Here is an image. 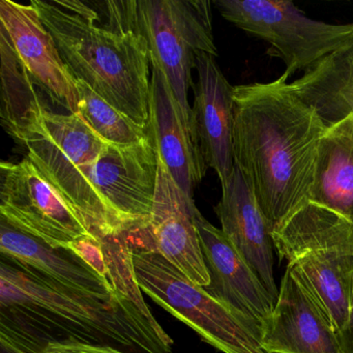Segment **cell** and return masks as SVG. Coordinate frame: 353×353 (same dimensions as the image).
<instances>
[{
	"mask_svg": "<svg viewBox=\"0 0 353 353\" xmlns=\"http://www.w3.org/2000/svg\"><path fill=\"white\" fill-rule=\"evenodd\" d=\"M284 73L268 83L234 86L233 159L272 231L307 200L326 132Z\"/></svg>",
	"mask_w": 353,
	"mask_h": 353,
	"instance_id": "cell-1",
	"label": "cell"
},
{
	"mask_svg": "<svg viewBox=\"0 0 353 353\" xmlns=\"http://www.w3.org/2000/svg\"><path fill=\"white\" fill-rule=\"evenodd\" d=\"M0 334L37 353L68 341L130 353H170L173 345L152 312L125 295L105 299L78 292L5 256L0 262Z\"/></svg>",
	"mask_w": 353,
	"mask_h": 353,
	"instance_id": "cell-2",
	"label": "cell"
},
{
	"mask_svg": "<svg viewBox=\"0 0 353 353\" xmlns=\"http://www.w3.org/2000/svg\"><path fill=\"white\" fill-rule=\"evenodd\" d=\"M76 79L136 125H150L152 63L137 0H32Z\"/></svg>",
	"mask_w": 353,
	"mask_h": 353,
	"instance_id": "cell-3",
	"label": "cell"
},
{
	"mask_svg": "<svg viewBox=\"0 0 353 353\" xmlns=\"http://www.w3.org/2000/svg\"><path fill=\"white\" fill-rule=\"evenodd\" d=\"M28 158L77 212L90 234L101 241L117 233L92 189V174L106 142L76 114H59L43 103L22 123L16 139Z\"/></svg>",
	"mask_w": 353,
	"mask_h": 353,
	"instance_id": "cell-4",
	"label": "cell"
},
{
	"mask_svg": "<svg viewBox=\"0 0 353 353\" xmlns=\"http://www.w3.org/2000/svg\"><path fill=\"white\" fill-rule=\"evenodd\" d=\"M138 286L171 315L224 353H270L261 336L154 252L133 249Z\"/></svg>",
	"mask_w": 353,
	"mask_h": 353,
	"instance_id": "cell-5",
	"label": "cell"
},
{
	"mask_svg": "<svg viewBox=\"0 0 353 353\" xmlns=\"http://www.w3.org/2000/svg\"><path fill=\"white\" fill-rule=\"evenodd\" d=\"M214 5L227 21L268 43L290 77L353 47V23L316 21L288 0H216Z\"/></svg>",
	"mask_w": 353,
	"mask_h": 353,
	"instance_id": "cell-6",
	"label": "cell"
},
{
	"mask_svg": "<svg viewBox=\"0 0 353 353\" xmlns=\"http://www.w3.org/2000/svg\"><path fill=\"white\" fill-rule=\"evenodd\" d=\"M140 28L150 61L164 74L187 125L194 132L188 92L200 53L218 57L212 3L206 0H137ZM195 134V132H194ZM196 137V136H195Z\"/></svg>",
	"mask_w": 353,
	"mask_h": 353,
	"instance_id": "cell-7",
	"label": "cell"
},
{
	"mask_svg": "<svg viewBox=\"0 0 353 353\" xmlns=\"http://www.w3.org/2000/svg\"><path fill=\"white\" fill-rule=\"evenodd\" d=\"M281 259L294 265L321 299L336 326L348 318L353 274V231L336 227L284 221L272 231Z\"/></svg>",
	"mask_w": 353,
	"mask_h": 353,
	"instance_id": "cell-8",
	"label": "cell"
},
{
	"mask_svg": "<svg viewBox=\"0 0 353 353\" xmlns=\"http://www.w3.org/2000/svg\"><path fill=\"white\" fill-rule=\"evenodd\" d=\"M157 179L158 154L150 135L132 145L107 143L94 165V194L117 234L129 241L148 227Z\"/></svg>",
	"mask_w": 353,
	"mask_h": 353,
	"instance_id": "cell-9",
	"label": "cell"
},
{
	"mask_svg": "<svg viewBox=\"0 0 353 353\" xmlns=\"http://www.w3.org/2000/svg\"><path fill=\"white\" fill-rule=\"evenodd\" d=\"M0 201L1 220L51 247L68 248L90 234L77 212L28 157L0 164Z\"/></svg>",
	"mask_w": 353,
	"mask_h": 353,
	"instance_id": "cell-10",
	"label": "cell"
},
{
	"mask_svg": "<svg viewBox=\"0 0 353 353\" xmlns=\"http://www.w3.org/2000/svg\"><path fill=\"white\" fill-rule=\"evenodd\" d=\"M197 208L175 183L158 157V179L152 216L145 230L132 241L133 249L154 252L201 287L210 279L196 225Z\"/></svg>",
	"mask_w": 353,
	"mask_h": 353,
	"instance_id": "cell-11",
	"label": "cell"
},
{
	"mask_svg": "<svg viewBox=\"0 0 353 353\" xmlns=\"http://www.w3.org/2000/svg\"><path fill=\"white\" fill-rule=\"evenodd\" d=\"M261 341L270 353H343L330 313L292 264L287 265Z\"/></svg>",
	"mask_w": 353,
	"mask_h": 353,
	"instance_id": "cell-12",
	"label": "cell"
},
{
	"mask_svg": "<svg viewBox=\"0 0 353 353\" xmlns=\"http://www.w3.org/2000/svg\"><path fill=\"white\" fill-rule=\"evenodd\" d=\"M196 225L210 279L204 290L261 336L274 311V299L223 231L198 210Z\"/></svg>",
	"mask_w": 353,
	"mask_h": 353,
	"instance_id": "cell-13",
	"label": "cell"
},
{
	"mask_svg": "<svg viewBox=\"0 0 353 353\" xmlns=\"http://www.w3.org/2000/svg\"><path fill=\"white\" fill-rule=\"evenodd\" d=\"M0 24L34 83L68 112L78 113L79 92L76 78L32 3L1 0Z\"/></svg>",
	"mask_w": 353,
	"mask_h": 353,
	"instance_id": "cell-14",
	"label": "cell"
},
{
	"mask_svg": "<svg viewBox=\"0 0 353 353\" xmlns=\"http://www.w3.org/2000/svg\"><path fill=\"white\" fill-rule=\"evenodd\" d=\"M290 218L353 230V115L326 130L313 187Z\"/></svg>",
	"mask_w": 353,
	"mask_h": 353,
	"instance_id": "cell-15",
	"label": "cell"
},
{
	"mask_svg": "<svg viewBox=\"0 0 353 353\" xmlns=\"http://www.w3.org/2000/svg\"><path fill=\"white\" fill-rule=\"evenodd\" d=\"M216 57L200 53L196 57L197 83L192 107L194 132L208 168L214 169L225 185L234 168L233 123L234 86L219 68Z\"/></svg>",
	"mask_w": 353,
	"mask_h": 353,
	"instance_id": "cell-16",
	"label": "cell"
},
{
	"mask_svg": "<svg viewBox=\"0 0 353 353\" xmlns=\"http://www.w3.org/2000/svg\"><path fill=\"white\" fill-rule=\"evenodd\" d=\"M226 239L268 289L274 303L279 288L274 278L272 227L239 167L222 185V198L214 208Z\"/></svg>",
	"mask_w": 353,
	"mask_h": 353,
	"instance_id": "cell-17",
	"label": "cell"
},
{
	"mask_svg": "<svg viewBox=\"0 0 353 353\" xmlns=\"http://www.w3.org/2000/svg\"><path fill=\"white\" fill-rule=\"evenodd\" d=\"M152 63L148 133L157 154L181 191L193 199L194 190L205 175L197 139L187 125L179 103L160 68Z\"/></svg>",
	"mask_w": 353,
	"mask_h": 353,
	"instance_id": "cell-18",
	"label": "cell"
},
{
	"mask_svg": "<svg viewBox=\"0 0 353 353\" xmlns=\"http://www.w3.org/2000/svg\"><path fill=\"white\" fill-rule=\"evenodd\" d=\"M0 254L34 274L78 292L105 299L123 294L73 250L51 247L3 220L0 222Z\"/></svg>",
	"mask_w": 353,
	"mask_h": 353,
	"instance_id": "cell-19",
	"label": "cell"
},
{
	"mask_svg": "<svg viewBox=\"0 0 353 353\" xmlns=\"http://www.w3.org/2000/svg\"><path fill=\"white\" fill-rule=\"evenodd\" d=\"M289 84L326 129L334 127L353 115V47L328 55Z\"/></svg>",
	"mask_w": 353,
	"mask_h": 353,
	"instance_id": "cell-20",
	"label": "cell"
},
{
	"mask_svg": "<svg viewBox=\"0 0 353 353\" xmlns=\"http://www.w3.org/2000/svg\"><path fill=\"white\" fill-rule=\"evenodd\" d=\"M3 105L1 123L15 139L30 111L43 103L34 90V81L14 50L5 30L0 28Z\"/></svg>",
	"mask_w": 353,
	"mask_h": 353,
	"instance_id": "cell-21",
	"label": "cell"
},
{
	"mask_svg": "<svg viewBox=\"0 0 353 353\" xmlns=\"http://www.w3.org/2000/svg\"><path fill=\"white\" fill-rule=\"evenodd\" d=\"M79 92L78 114L106 143L132 145L150 137L148 130L136 125L127 115L94 92L88 84L76 79Z\"/></svg>",
	"mask_w": 353,
	"mask_h": 353,
	"instance_id": "cell-22",
	"label": "cell"
},
{
	"mask_svg": "<svg viewBox=\"0 0 353 353\" xmlns=\"http://www.w3.org/2000/svg\"><path fill=\"white\" fill-rule=\"evenodd\" d=\"M68 248L73 250L80 257L83 258L86 263L92 266L100 276L109 281L110 272H109L108 257L105 253L102 241H99L94 235H84L72 243Z\"/></svg>",
	"mask_w": 353,
	"mask_h": 353,
	"instance_id": "cell-23",
	"label": "cell"
},
{
	"mask_svg": "<svg viewBox=\"0 0 353 353\" xmlns=\"http://www.w3.org/2000/svg\"><path fill=\"white\" fill-rule=\"evenodd\" d=\"M43 353H130L112 346L88 344L78 341L52 343L44 349Z\"/></svg>",
	"mask_w": 353,
	"mask_h": 353,
	"instance_id": "cell-24",
	"label": "cell"
},
{
	"mask_svg": "<svg viewBox=\"0 0 353 353\" xmlns=\"http://www.w3.org/2000/svg\"><path fill=\"white\" fill-rule=\"evenodd\" d=\"M343 353H353V274L349 291L348 318L342 330L336 332Z\"/></svg>",
	"mask_w": 353,
	"mask_h": 353,
	"instance_id": "cell-25",
	"label": "cell"
},
{
	"mask_svg": "<svg viewBox=\"0 0 353 353\" xmlns=\"http://www.w3.org/2000/svg\"><path fill=\"white\" fill-rule=\"evenodd\" d=\"M0 353H37L22 348L19 345L10 340L5 334H0Z\"/></svg>",
	"mask_w": 353,
	"mask_h": 353,
	"instance_id": "cell-26",
	"label": "cell"
}]
</instances>
